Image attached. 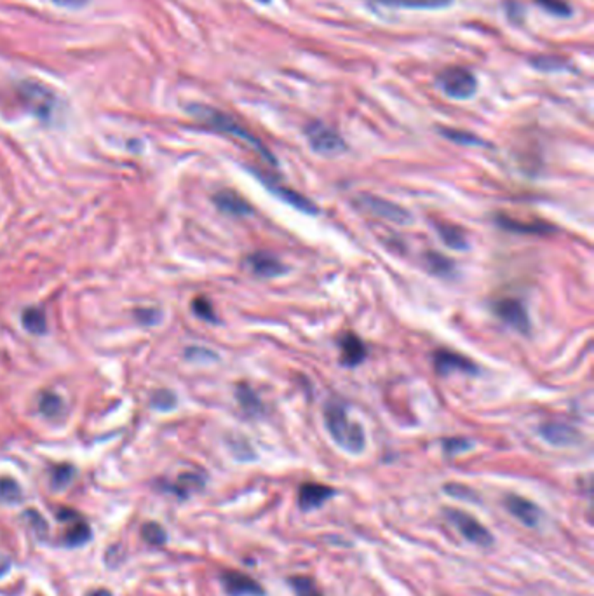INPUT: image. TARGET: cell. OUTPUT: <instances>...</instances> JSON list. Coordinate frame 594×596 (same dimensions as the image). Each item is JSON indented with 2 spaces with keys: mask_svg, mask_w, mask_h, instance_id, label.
<instances>
[{
  "mask_svg": "<svg viewBox=\"0 0 594 596\" xmlns=\"http://www.w3.org/2000/svg\"><path fill=\"white\" fill-rule=\"evenodd\" d=\"M189 112L192 114L195 119L204 122L206 126H209L211 130L224 132L226 136H232V138L239 140V142L246 143L251 150H255L258 155H260L264 161H267L269 164L277 166L276 157L272 155V152L264 145L260 138H256L251 131L246 130L244 126H241L236 119H232L230 115L224 114V112L217 110V108L206 107V105H192L189 107Z\"/></svg>",
  "mask_w": 594,
  "mask_h": 596,
  "instance_id": "1",
  "label": "cell"
},
{
  "mask_svg": "<svg viewBox=\"0 0 594 596\" xmlns=\"http://www.w3.org/2000/svg\"><path fill=\"white\" fill-rule=\"evenodd\" d=\"M324 422L333 441L347 454L358 455L366 448V434L359 422L349 419L343 404L331 401L324 407Z\"/></svg>",
  "mask_w": 594,
  "mask_h": 596,
  "instance_id": "2",
  "label": "cell"
},
{
  "mask_svg": "<svg viewBox=\"0 0 594 596\" xmlns=\"http://www.w3.org/2000/svg\"><path fill=\"white\" fill-rule=\"evenodd\" d=\"M437 85L450 98L469 100L478 91V79L469 68L448 66L437 75Z\"/></svg>",
  "mask_w": 594,
  "mask_h": 596,
  "instance_id": "3",
  "label": "cell"
},
{
  "mask_svg": "<svg viewBox=\"0 0 594 596\" xmlns=\"http://www.w3.org/2000/svg\"><path fill=\"white\" fill-rule=\"evenodd\" d=\"M444 518L450 521L457 532H459L467 543L479 548L494 546V533L469 513L460 511V509H444Z\"/></svg>",
  "mask_w": 594,
  "mask_h": 596,
  "instance_id": "4",
  "label": "cell"
},
{
  "mask_svg": "<svg viewBox=\"0 0 594 596\" xmlns=\"http://www.w3.org/2000/svg\"><path fill=\"white\" fill-rule=\"evenodd\" d=\"M355 206H358L361 211L368 213V215L378 216L387 221H392V224L408 225L413 221L412 213L406 208L389 201V199L371 196V194H361L359 197H355Z\"/></svg>",
  "mask_w": 594,
  "mask_h": 596,
  "instance_id": "5",
  "label": "cell"
},
{
  "mask_svg": "<svg viewBox=\"0 0 594 596\" xmlns=\"http://www.w3.org/2000/svg\"><path fill=\"white\" fill-rule=\"evenodd\" d=\"M306 136L308 140V145L316 154L324 155V157H335V155L345 152L347 145L343 142L342 136L326 124L314 120L306 127Z\"/></svg>",
  "mask_w": 594,
  "mask_h": 596,
  "instance_id": "6",
  "label": "cell"
},
{
  "mask_svg": "<svg viewBox=\"0 0 594 596\" xmlns=\"http://www.w3.org/2000/svg\"><path fill=\"white\" fill-rule=\"evenodd\" d=\"M258 178L264 182V185L267 187L269 192H272L273 196L279 197L281 201L286 202V204L291 206V208L298 209V211H302V213H307V215H318L319 213L318 206H316L308 197L302 196L300 192H296V190L289 189V187L286 185H281L279 182H276L271 177H265V174H258Z\"/></svg>",
  "mask_w": 594,
  "mask_h": 596,
  "instance_id": "7",
  "label": "cell"
},
{
  "mask_svg": "<svg viewBox=\"0 0 594 596\" xmlns=\"http://www.w3.org/2000/svg\"><path fill=\"white\" fill-rule=\"evenodd\" d=\"M495 314L506 323L507 326L514 328L519 333H528L530 331V319L526 313L525 305L516 298H502L495 303L494 307Z\"/></svg>",
  "mask_w": 594,
  "mask_h": 596,
  "instance_id": "8",
  "label": "cell"
},
{
  "mask_svg": "<svg viewBox=\"0 0 594 596\" xmlns=\"http://www.w3.org/2000/svg\"><path fill=\"white\" fill-rule=\"evenodd\" d=\"M504 506L518 521H521L526 527L535 528L538 527L542 518V511L535 502H531L530 498H525L521 496H516V493H507L504 497Z\"/></svg>",
  "mask_w": 594,
  "mask_h": 596,
  "instance_id": "9",
  "label": "cell"
},
{
  "mask_svg": "<svg viewBox=\"0 0 594 596\" xmlns=\"http://www.w3.org/2000/svg\"><path fill=\"white\" fill-rule=\"evenodd\" d=\"M222 584L229 596H265V590L255 579L236 570H225Z\"/></svg>",
  "mask_w": 594,
  "mask_h": 596,
  "instance_id": "10",
  "label": "cell"
},
{
  "mask_svg": "<svg viewBox=\"0 0 594 596\" xmlns=\"http://www.w3.org/2000/svg\"><path fill=\"white\" fill-rule=\"evenodd\" d=\"M56 518L68 523V528L65 532L66 546H80V544L88 543L91 537V528L79 513L72 511V509H60L56 513Z\"/></svg>",
  "mask_w": 594,
  "mask_h": 596,
  "instance_id": "11",
  "label": "cell"
},
{
  "mask_svg": "<svg viewBox=\"0 0 594 596\" xmlns=\"http://www.w3.org/2000/svg\"><path fill=\"white\" fill-rule=\"evenodd\" d=\"M19 93H21V98L25 100V103L32 108L35 114L41 117H48L51 114L54 105V96L48 88L37 83H25L19 88Z\"/></svg>",
  "mask_w": 594,
  "mask_h": 596,
  "instance_id": "12",
  "label": "cell"
},
{
  "mask_svg": "<svg viewBox=\"0 0 594 596\" xmlns=\"http://www.w3.org/2000/svg\"><path fill=\"white\" fill-rule=\"evenodd\" d=\"M335 493L337 492L331 486L321 485V483H303L298 488V506L303 513L314 511V509L323 508Z\"/></svg>",
  "mask_w": 594,
  "mask_h": 596,
  "instance_id": "13",
  "label": "cell"
},
{
  "mask_svg": "<svg viewBox=\"0 0 594 596\" xmlns=\"http://www.w3.org/2000/svg\"><path fill=\"white\" fill-rule=\"evenodd\" d=\"M246 267L249 268V272L258 276V278L264 279H272L279 278V276L286 274V267L281 260H277L276 256L271 255V253H253L246 258Z\"/></svg>",
  "mask_w": 594,
  "mask_h": 596,
  "instance_id": "14",
  "label": "cell"
},
{
  "mask_svg": "<svg viewBox=\"0 0 594 596\" xmlns=\"http://www.w3.org/2000/svg\"><path fill=\"white\" fill-rule=\"evenodd\" d=\"M434 366L439 375H448V373H476L478 368L471 360L464 357L459 352H450V350H437L434 356Z\"/></svg>",
  "mask_w": 594,
  "mask_h": 596,
  "instance_id": "15",
  "label": "cell"
},
{
  "mask_svg": "<svg viewBox=\"0 0 594 596\" xmlns=\"http://www.w3.org/2000/svg\"><path fill=\"white\" fill-rule=\"evenodd\" d=\"M541 436L553 446H573L580 441V434L568 424L549 422L541 427Z\"/></svg>",
  "mask_w": 594,
  "mask_h": 596,
  "instance_id": "16",
  "label": "cell"
},
{
  "mask_svg": "<svg viewBox=\"0 0 594 596\" xmlns=\"http://www.w3.org/2000/svg\"><path fill=\"white\" fill-rule=\"evenodd\" d=\"M214 204L225 215L232 216H248L251 215L253 208L249 206V202L246 201L244 197H241L239 194L234 192V190H220L218 194H214L213 197Z\"/></svg>",
  "mask_w": 594,
  "mask_h": 596,
  "instance_id": "17",
  "label": "cell"
},
{
  "mask_svg": "<svg viewBox=\"0 0 594 596\" xmlns=\"http://www.w3.org/2000/svg\"><path fill=\"white\" fill-rule=\"evenodd\" d=\"M338 345H340V350H342V357H340L342 365L358 366L359 363L365 361L366 347L358 335L345 333L338 340Z\"/></svg>",
  "mask_w": 594,
  "mask_h": 596,
  "instance_id": "18",
  "label": "cell"
},
{
  "mask_svg": "<svg viewBox=\"0 0 594 596\" xmlns=\"http://www.w3.org/2000/svg\"><path fill=\"white\" fill-rule=\"evenodd\" d=\"M499 225L506 231L518 232V234H551L554 231L553 225L546 224V221H519L509 216H499Z\"/></svg>",
  "mask_w": 594,
  "mask_h": 596,
  "instance_id": "19",
  "label": "cell"
},
{
  "mask_svg": "<svg viewBox=\"0 0 594 596\" xmlns=\"http://www.w3.org/2000/svg\"><path fill=\"white\" fill-rule=\"evenodd\" d=\"M380 4L389 7H400V9H444L452 6L453 0H378Z\"/></svg>",
  "mask_w": 594,
  "mask_h": 596,
  "instance_id": "20",
  "label": "cell"
},
{
  "mask_svg": "<svg viewBox=\"0 0 594 596\" xmlns=\"http://www.w3.org/2000/svg\"><path fill=\"white\" fill-rule=\"evenodd\" d=\"M437 234H439V237L443 239V243L447 244L448 248L462 251V249H467L469 246L466 232H464L460 227H455V225L437 224Z\"/></svg>",
  "mask_w": 594,
  "mask_h": 596,
  "instance_id": "21",
  "label": "cell"
},
{
  "mask_svg": "<svg viewBox=\"0 0 594 596\" xmlns=\"http://www.w3.org/2000/svg\"><path fill=\"white\" fill-rule=\"evenodd\" d=\"M237 399H239L242 410L246 412L248 415H260L261 414V401L260 397L255 391H253L251 387H249L248 384H241L239 387H237Z\"/></svg>",
  "mask_w": 594,
  "mask_h": 596,
  "instance_id": "22",
  "label": "cell"
},
{
  "mask_svg": "<svg viewBox=\"0 0 594 596\" xmlns=\"http://www.w3.org/2000/svg\"><path fill=\"white\" fill-rule=\"evenodd\" d=\"M21 323L30 333L41 335L44 333L46 328H48V321H46L44 310L38 309V307H28V309L23 310Z\"/></svg>",
  "mask_w": 594,
  "mask_h": 596,
  "instance_id": "23",
  "label": "cell"
},
{
  "mask_svg": "<svg viewBox=\"0 0 594 596\" xmlns=\"http://www.w3.org/2000/svg\"><path fill=\"white\" fill-rule=\"evenodd\" d=\"M288 584L295 596H323L318 584L306 575H293L288 579Z\"/></svg>",
  "mask_w": 594,
  "mask_h": 596,
  "instance_id": "24",
  "label": "cell"
},
{
  "mask_svg": "<svg viewBox=\"0 0 594 596\" xmlns=\"http://www.w3.org/2000/svg\"><path fill=\"white\" fill-rule=\"evenodd\" d=\"M38 410L48 419H56L63 412V401L54 392H42L41 397H38Z\"/></svg>",
  "mask_w": 594,
  "mask_h": 596,
  "instance_id": "25",
  "label": "cell"
},
{
  "mask_svg": "<svg viewBox=\"0 0 594 596\" xmlns=\"http://www.w3.org/2000/svg\"><path fill=\"white\" fill-rule=\"evenodd\" d=\"M441 135L444 138H448L450 142L459 143V145H469V147H484V142L481 138H478L476 135L467 131H459V130H447V127H441Z\"/></svg>",
  "mask_w": 594,
  "mask_h": 596,
  "instance_id": "26",
  "label": "cell"
},
{
  "mask_svg": "<svg viewBox=\"0 0 594 596\" xmlns=\"http://www.w3.org/2000/svg\"><path fill=\"white\" fill-rule=\"evenodd\" d=\"M202 485H204V480L197 474H183V476H179L178 485H174V490L178 492V496L187 497L190 492L201 488Z\"/></svg>",
  "mask_w": 594,
  "mask_h": 596,
  "instance_id": "27",
  "label": "cell"
},
{
  "mask_svg": "<svg viewBox=\"0 0 594 596\" xmlns=\"http://www.w3.org/2000/svg\"><path fill=\"white\" fill-rule=\"evenodd\" d=\"M142 535L148 544H157V546H161V544L166 543V539H167L164 528L161 527V525L154 523V521H148V523L143 525Z\"/></svg>",
  "mask_w": 594,
  "mask_h": 596,
  "instance_id": "28",
  "label": "cell"
},
{
  "mask_svg": "<svg viewBox=\"0 0 594 596\" xmlns=\"http://www.w3.org/2000/svg\"><path fill=\"white\" fill-rule=\"evenodd\" d=\"M21 497V488L11 478H0V501L16 502Z\"/></svg>",
  "mask_w": 594,
  "mask_h": 596,
  "instance_id": "29",
  "label": "cell"
},
{
  "mask_svg": "<svg viewBox=\"0 0 594 596\" xmlns=\"http://www.w3.org/2000/svg\"><path fill=\"white\" fill-rule=\"evenodd\" d=\"M542 9H546L547 13L554 14V16H570L572 14V7H570L568 2L565 0H535Z\"/></svg>",
  "mask_w": 594,
  "mask_h": 596,
  "instance_id": "30",
  "label": "cell"
},
{
  "mask_svg": "<svg viewBox=\"0 0 594 596\" xmlns=\"http://www.w3.org/2000/svg\"><path fill=\"white\" fill-rule=\"evenodd\" d=\"M444 492H447L450 497L462 498V501H471V502L479 501L478 493H476L474 490L469 488V486L466 485H460V483H448V485H444Z\"/></svg>",
  "mask_w": 594,
  "mask_h": 596,
  "instance_id": "31",
  "label": "cell"
},
{
  "mask_svg": "<svg viewBox=\"0 0 594 596\" xmlns=\"http://www.w3.org/2000/svg\"><path fill=\"white\" fill-rule=\"evenodd\" d=\"M72 478H73V467L66 466V464H63V466L54 467L53 474H51V481H53V486L58 490L65 488V486L68 485L70 481H72Z\"/></svg>",
  "mask_w": 594,
  "mask_h": 596,
  "instance_id": "32",
  "label": "cell"
},
{
  "mask_svg": "<svg viewBox=\"0 0 594 596\" xmlns=\"http://www.w3.org/2000/svg\"><path fill=\"white\" fill-rule=\"evenodd\" d=\"M192 309L194 313L199 315L201 319H204V321H217V318H214V310H213V305H211L209 300H206L204 297H199L194 300L192 303Z\"/></svg>",
  "mask_w": 594,
  "mask_h": 596,
  "instance_id": "33",
  "label": "cell"
},
{
  "mask_svg": "<svg viewBox=\"0 0 594 596\" xmlns=\"http://www.w3.org/2000/svg\"><path fill=\"white\" fill-rule=\"evenodd\" d=\"M443 446H444V451H447V455H460V454H464V451L471 450L472 443L464 438H450L443 443Z\"/></svg>",
  "mask_w": 594,
  "mask_h": 596,
  "instance_id": "34",
  "label": "cell"
},
{
  "mask_svg": "<svg viewBox=\"0 0 594 596\" xmlns=\"http://www.w3.org/2000/svg\"><path fill=\"white\" fill-rule=\"evenodd\" d=\"M152 403L155 404V408H159V410L166 412V410H171V408L177 404V397L171 391H157L154 394V399H152Z\"/></svg>",
  "mask_w": 594,
  "mask_h": 596,
  "instance_id": "35",
  "label": "cell"
},
{
  "mask_svg": "<svg viewBox=\"0 0 594 596\" xmlns=\"http://www.w3.org/2000/svg\"><path fill=\"white\" fill-rule=\"evenodd\" d=\"M429 260H431V262H436V265H434V271H441V272H448L452 268V263L448 262L447 258H443V256H439V255H436V253H431V255H429Z\"/></svg>",
  "mask_w": 594,
  "mask_h": 596,
  "instance_id": "36",
  "label": "cell"
},
{
  "mask_svg": "<svg viewBox=\"0 0 594 596\" xmlns=\"http://www.w3.org/2000/svg\"><path fill=\"white\" fill-rule=\"evenodd\" d=\"M54 2H56L58 6H63V7H80V6H84L88 0H54Z\"/></svg>",
  "mask_w": 594,
  "mask_h": 596,
  "instance_id": "37",
  "label": "cell"
},
{
  "mask_svg": "<svg viewBox=\"0 0 594 596\" xmlns=\"http://www.w3.org/2000/svg\"><path fill=\"white\" fill-rule=\"evenodd\" d=\"M7 570H9V560L6 556H0V575L6 574Z\"/></svg>",
  "mask_w": 594,
  "mask_h": 596,
  "instance_id": "38",
  "label": "cell"
},
{
  "mask_svg": "<svg viewBox=\"0 0 594 596\" xmlns=\"http://www.w3.org/2000/svg\"><path fill=\"white\" fill-rule=\"evenodd\" d=\"M91 596H112V593H110V591H107V590H98Z\"/></svg>",
  "mask_w": 594,
  "mask_h": 596,
  "instance_id": "39",
  "label": "cell"
},
{
  "mask_svg": "<svg viewBox=\"0 0 594 596\" xmlns=\"http://www.w3.org/2000/svg\"><path fill=\"white\" fill-rule=\"evenodd\" d=\"M256 2H260V4H269V2H271V0H256Z\"/></svg>",
  "mask_w": 594,
  "mask_h": 596,
  "instance_id": "40",
  "label": "cell"
}]
</instances>
